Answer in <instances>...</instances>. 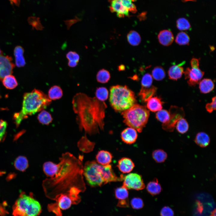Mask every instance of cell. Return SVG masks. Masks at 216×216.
Listing matches in <instances>:
<instances>
[{
    "label": "cell",
    "mask_w": 216,
    "mask_h": 216,
    "mask_svg": "<svg viewBox=\"0 0 216 216\" xmlns=\"http://www.w3.org/2000/svg\"><path fill=\"white\" fill-rule=\"evenodd\" d=\"M161 216H174V213L172 210L168 206H164L161 210Z\"/></svg>",
    "instance_id": "47"
},
{
    "label": "cell",
    "mask_w": 216,
    "mask_h": 216,
    "mask_svg": "<svg viewBox=\"0 0 216 216\" xmlns=\"http://www.w3.org/2000/svg\"><path fill=\"white\" fill-rule=\"evenodd\" d=\"M216 209L215 208L211 212L210 216H216Z\"/></svg>",
    "instance_id": "54"
},
{
    "label": "cell",
    "mask_w": 216,
    "mask_h": 216,
    "mask_svg": "<svg viewBox=\"0 0 216 216\" xmlns=\"http://www.w3.org/2000/svg\"><path fill=\"white\" fill-rule=\"evenodd\" d=\"M110 78V74L107 70L102 69L98 71L96 75V79L98 82L101 83L107 82Z\"/></svg>",
    "instance_id": "33"
},
{
    "label": "cell",
    "mask_w": 216,
    "mask_h": 216,
    "mask_svg": "<svg viewBox=\"0 0 216 216\" xmlns=\"http://www.w3.org/2000/svg\"><path fill=\"white\" fill-rule=\"evenodd\" d=\"M2 83L4 86L7 88L13 89L18 85V83L15 77L12 75H9L4 77L2 80Z\"/></svg>",
    "instance_id": "32"
},
{
    "label": "cell",
    "mask_w": 216,
    "mask_h": 216,
    "mask_svg": "<svg viewBox=\"0 0 216 216\" xmlns=\"http://www.w3.org/2000/svg\"><path fill=\"white\" fill-rule=\"evenodd\" d=\"M48 209L49 211L55 214L56 216H62L61 209L56 202L49 204Z\"/></svg>",
    "instance_id": "43"
},
{
    "label": "cell",
    "mask_w": 216,
    "mask_h": 216,
    "mask_svg": "<svg viewBox=\"0 0 216 216\" xmlns=\"http://www.w3.org/2000/svg\"><path fill=\"white\" fill-rule=\"evenodd\" d=\"M194 142L199 146L205 148L209 145L210 139L209 136L206 133L200 132L196 134Z\"/></svg>",
    "instance_id": "24"
},
{
    "label": "cell",
    "mask_w": 216,
    "mask_h": 216,
    "mask_svg": "<svg viewBox=\"0 0 216 216\" xmlns=\"http://www.w3.org/2000/svg\"><path fill=\"white\" fill-rule=\"evenodd\" d=\"M12 5L19 6L20 4V0H8Z\"/></svg>",
    "instance_id": "52"
},
{
    "label": "cell",
    "mask_w": 216,
    "mask_h": 216,
    "mask_svg": "<svg viewBox=\"0 0 216 216\" xmlns=\"http://www.w3.org/2000/svg\"><path fill=\"white\" fill-rule=\"evenodd\" d=\"M125 66L124 65L121 64L118 67V70L119 71H122L125 70Z\"/></svg>",
    "instance_id": "53"
},
{
    "label": "cell",
    "mask_w": 216,
    "mask_h": 216,
    "mask_svg": "<svg viewBox=\"0 0 216 216\" xmlns=\"http://www.w3.org/2000/svg\"><path fill=\"white\" fill-rule=\"evenodd\" d=\"M152 155L154 160L157 163L164 162L167 157L166 153L161 149L154 150L153 152Z\"/></svg>",
    "instance_id": "29"
},
{
    "label": "cell",
    "mask_w": 216,
    "mask_h": 216,
    "mask_svg": "<svg viewBox=\"0 0 216 216\" xmlns=\"http://www.w3.org/2000/svg\"><path fill=\"white\" fill-rule=\"evenodd\" d=\"M147 191L152 196L159 194L161 191L162 188L158 179L155 178L148 183L146 186Z\"/></svg>",
    "instance_id": "25"
},
{
    "label": "cell",
    "mask_w": 216,
    "mask_h": 216,
    "mask_svg": "<svg viewBox=\"0 0 216 216\" xmlns=\"http://www.w3.org/2000/svg\"><path fill=\"white\" fill-rule=\"evenodd\" d=\"M176 26L180 30H187L191 27L188 21L186 19L181 18L178 19L176 21Z\"/></svg>",
    "instance_id": "40"
},
{
    "label": "cell",
    "mask_w": 216,
    "mask_h": 216,
    "mask_svg": "<svg viewBox=\"0 0 216 216\" xmlns=\"http://www.w3.org/2000/svg\"><path fill=\"white\" fill-rule=\"evenodd\" d=\"M5 173L4 172L0 171V176L2 175L3 174Z\"/></svg>",
    "instance_id": "55"
},
{
    "label": "cell",
    "mask_w": 216,
    "mask_h": 216,
    "mask_svg": "<svg viewBox=\"0 0 216 216\" xmlns=\"http://www.w3.org/2000/svg\"><path fill=\"white\" fill-rule=\"evenodd\" d=\"M96 158L98 163L102 165H106L111 162L112 155L110 152L102 150L98 152Z\"/></svg>",
    "instance_id": "19"
},
{
    "label": "cell",
    "mask_w": 216,
    "mask_h": 216,
    "mask_svg": "<svg viewBox=\"0 0 216 216\" xmlns=\"http://www.w3.org/2000/svg\"><path fill=\"white\" fill-rule=\"evenodd\" d=\"M199 60L193 58L190 62L191 68H187L184 72L185 79L189 86H195L198 84L203 76L204 72L199 68Z\"/></svg>",
    "instance_id": "8"
},
{
    "label": "cell",
    "mask_w": 216,
    "mask_h": 216,
    "mask_svg": "<svg viewBox=\"0 0 216 216\" xmlns=\"http://www.w3.org/2000/svg\"><path fill=\"white\" fill-rule=\"evenodd\" d=\"M216 96L212 98V102L206 104V108L209 113H212L213 111L216 110Z\"/></svg>",
    "instance_id": "49"
},
{
    "label": "cell",
    "mask_w": 216,
    "mask_h": 216,
    "mask_svg": "<svg viewBox=\"0 0 216 216\" xmlns=\"http://www.w3.org/2000/svg\"><path fill=\"white\" fill-rule=\"evenodd\" d=\"M60 209L65 210L69 208L73 204L72 200L68 194H61L55 200Z\"/></svg>",
    "instance_id": "15"
},
{
    "label": "cell",
    "mask_w": 216,
    "mask_h": 216,
    "mask_svg": "<svg viewBox=\"0 0 216 216\" xmlns=\"http://www.w3.org/2000/svg\"><path fill=\"white\" fill-rule=\"evenodd\" d=\"M110 9L111 12L116 13L120 18L129 15V12L122 4L121 0H109Z\"/></svg>",
    "instance_id": "13"
},
{
    "label": "cell",
    "mask_w": 216,
    "mask_h": 216,
    "mask_svg": "<svg viewBox=\"0 0 216 216\" xmlns=\"http://www.w3.org/2000/svg\"><path fill=\"white\" fill-rule=\"evenodd\" d=\"M12 208L14 216H38L42 211L39 202L24 192L20 194Z\"/></svg>",
    "instance_id": "6"
},
{
    "label": "cell",
    "mask_w": 216,
    "mask_h": 216,
    "mask_svg": "<svg viewBox=\"0 0 216 216\" xmlns=\"http://www.w3.org/2000/svg\"><path fill=\"white\" fill-rule=\"evenodd\" d=\"M117 206L121 207H128L129 206L128 200H119L117 203Z\"/></svg>",
    "instance_id": "50"
},
{
    "label": "cell",
    "mask_w": 216,
    "mask_h": 216,
    "mask_svg": "<svg viewBox=\"0 0 216 216\" xmlns=\"http://www.w3.org/2000/svg\"><path fill=\"white\" fill-rule=\"evenodd\" d=\"M117 166L121 172L125 173L131 172L134 168L135 165L130 159L124 157L119 160Z\"/></svg>",
    "instance_id": "16"
},
{
    "label": "cell",
    "mask_w": 216,
    "mask_h": 216,
    "mask_svg": "<svg viewBox=\"0 0 216 216\" xmlns=\"http://www.w3.org/2000/svg\"><path fill=\"white\" fill-rule=\"evenodd\" d=\"M176 127L177 131L181 134H184L186 133L189 128L188 122L184 118L178 121Z\"/></svg>",
    "instance_id": "36"
},
{
    "label": "cell",
    "mask_w": 216,
    "mask_h": 216,
    "mask_svg": "<svg viewBox=\"0 0 216 216\" xmlns=\"http://www.w3.org/2000/svg\"><path fill=\"white\" fill-rule=\"evenodd\" d=\"M54 176L44 180L42 185L46 196L55 200L61 194L67 193L75 188L83 192L86 190L81 160L69 152L63 154Z\"/></svg>",
    "instance_id": "1"
},
{
    "label": "cell",
    "mask_w": 216,
    "mask_h": 216,
    "mask_svg": "<svg viewBox=\"0 0 216 216\" xmlns=\"http://www.w3.org/2000/svg\"><path fill=\"white\" fill-rule=\"evenodd\" d=\"M15 67L12 58L8 56L0 55V81L6 76L11 75Z\"/></svg>",
    "instance_id": "12"
},
{
    "label": "cell",
    "mask_w": 216,
    "mask_h": 216,
    "mask_svg": "<svg viewBox=\"0 0 216 216\" xmlns=\"http://www.w3.org/2000/svg\"><path fill=\"white\" fill-rule=\"evenodd\" d=\"M109 101L116 111L122 112L136 104L137 100L134 93L128 86L117 85L110 88Z\"/></svg>",
    "instance_id": "4"
},
{
    "label": "cell",
    "mask_w": 216,
    "mask_h": 216,
    "mask_svg": "<svg viewBox=\"0 0 216 216\" xmlns=\"http://www.w3.org/2000/svg\"><path fill=\"white\" fill-rule=\"evenodd\" d=\"M137 134L136 130L131 128H127L123 130L121 133L122 141L127 144L134 143L137 139Z\"/></svg>",
    "instance_id": "14"
},
{
    "label": "cell",
    "mask_w": 216,
    "mask_h": 216,
    "mask_svg": "<svg viewBox=\"0 0 216 216\" xmlns=\"http://www.w3.org/2000/svg\"><path fill=\"white\" fill-rule=\"evenodd\" d=\"M58 164H55L51 161L45 162L43 166V171L46 176L50 178L53 177L58 170Z\"/></svg>",
    "instance_id": "23"
},
{
    "label": "cell",
    "mask_w": 216,
    "mask_h": 216,
    "mask_svg": "<svg viewBox=\"0 0 216 216\" xmlns=\"http://www.w3.org/2000/svg\"><path fill=\"white\" fill-rule=\"evenodd\" d=\"M170 118L169 120L162 125L163 130L168 132H172L178 121L183 118L185 112L182 107L171 106L169 110Z\"/></svg>",
    "instance_id": "9"
},
{
    "label": "cell",
    "mask_w": 216,
    "mask_h": 216,
    "mask_svg": "<svg viewBox=\"0 0 216 216\" xmlns=\"http://www.w3.org/2000/svg\"><path fill=\"white\" fill-rule=\"evenodd\" d=\"M122 115L126 125L141 132L148 121L150 113L146 106L136 103L122 112Z\"/></svg>",
    "instance_id": "5"
},
{
    "label": "cell",
    "mask_w": 216,
    "mask_h": 216,
    "mask_svg": "<svg viewBox=\"0 0 216 216\" xmlns=\"http://www.w3.org/2000/svg\"><path fill=\"white\" fill-rule=\"evenodd\" d=\"M156 118L159 121L164 123L169 119V112L166 110L162 109L157 112L156 114Z\"/></svg>",
    "instance_id": "39"
},
{
    "label": "cell",
    "mask_w": 216,
    "mask_h": 216,
    "mask_svg": "<svg viewBox=\"0 0 216 216\" xmlns=\"http://www.w3.org/2000/svg\"><path fill=\"white\" fill-rule=\"evenodd\" d=\"M163 104L161 98L152 97L147 101V108L152 112L158 111L162 109Z\"/></svg>",
    "instance_id": "20"
},
{
    "label": "cell",
    "mask_w": 216,
    "mask_h": 216,
    "mask_svg": "<svg viewBox=\"0 0 216 216\" xmlns=\"http://www.w3.org/2000/svg\"><path fill=\"white\" fill-rule=\"evenodd\" d=\"M153 78L152 76L149 73L145 74L142 77L141 80V87L149 88L152 86Z\"/></svg>",
    "instance_id": "42"
},
{
    "label": "cell",
    "mask_w": 216,
    "mask_h": 216,
    "mask_svg": "<svg viewBox=\"0 0 216 216\" xmlns=\"http://www.w3.org/2000/svg\"><path fill=\"white\" fill-rule=\"evenodd\" d=\"M127 216H130V215H127Z\"/></svg>",
    "instance_id": "57"
},
{
    "label": "cell",
    "mask_w": 216,
    "mask_h": 216,
    "mask_svg": "<svg viewBox=\"0 0 216 216\" xmlns=\"http://www.w3.org/2000/svg\"><path fill=\"white\" fill-rule=\"evenodd\" d=\"M78 62L74 61H68V65L70 67L74 68L76 67Z\"/></svg>",
    "instance_id": "51"
},
{
    "label": "cell",
    "mask_w": 216,
    "mask_h": 216,
    "mask_svg": "<svg viewBox=\"0 0 216 216\" xmlns=\"http://www.w3.org/2000/svg\"><path fill=\"white\" fill-rule=\"evenodd\" d=\"M7 126V123L5 121L0 120V141L5 135Z\"/></svg>",
    "instance_id": "48"
},
{
    "label": "cell",
    "mask_w": 216,
    "mask_h": 216,
    "mask_svg": "<svg viewBox=\"0 0 216 216\" xmlns=\"http://www.w3.org/2000/svg\"><path fill=\"white\" fill-rule=\"evenodd\" d=\"M99 164L94 161H88L83 167V174L88 184L92 187L104 184L99 169Z\"/></svg>",
    "instance_id": "7"
},
{
    "label": "cell",
    "mask_w": 216,
    "mask_h": 216,
    "mask_svg": "<svg viewBox=\"0 0 216 216\" xmlns=\"http://www.w3.org/2000/svg\"><path fill=\"white\" fill-rule=\"evenodd\" d=\"M190 38L188 34L184 32H181L177 34L175 39L176 43L179 45H188Z\"/></svg>",
    "instance_id": "35"
},
{
    "label": "cell",
    "mask_w": 216,
    "mask_h": 216,
    "mask_svg": "<svg viewBox=\"0 0 216 216\" xmlns=\"http://www.w3.org/2000/svg\"><path fill=\"white\" fill-rule=\"evenodd\" d=\"M48 97L51 100L61 98L63 95L62 88L58 86H54L50 88L48 92Z\"/></svg>",
    "instance_id": "27"
},
{
    "label": "cell",
    "mask_w": 216,
    "mask_h": 216,
    "mask_svg": "<svg viewBox=\"0 0 216 216\" xmlns=\"http://www.w3.org/2000/svg\"><path fill=\"white\" fill-rule=\"evenodd\" d=\"M122 181V186L127 189L139 190L144 189L145 187L141 176L136 173L123 176Z\"/></svg>",
    "instance_id": "10"
},
{
    "label": "cell",
    "mask_w": 216,
    "mask_h": 216,
    "mask_svg": "<svg viewBox=\"0 0 216 216\" xmlns=\"http://www.w3.org/2000/svg\"><path fill=\"white\" fill-rule=\"evenodd\" d=\"M158 39L159 42L164 46H169L172 43L174 37L172 32L168 30H164L159 33Z\"/></svg>",
    "instance_id": "17"
},
{
    "label": "cell",
    "mask_w": 216,
    "mask_h": 216,
    "mask_svg": "<svg viewBox=\"0 0 216 216\" xmlns=\"http://www.w3.org/2000/svg\"><path fill=\"white\" fill-rule=\"evenodd\" d=\"M199 83V88L201 92L202 93H208L214 88V84L213 81L209 79H204L200 81Z\"/></svg>",
    "instance_id": "26"
},
{
    "label": "cell",
    "mask_w": 216,
    "mask_h": 216,
    "mask_svg": "<svg viewBox=\"0 0 216 216\" xmlns=\"http://www.w3.org/2000/svg\"><path fill=\"white\" fill-rule=\"evenodd\" d=\"M2 53V52L0 49V55H1Z\"/></svg>",
    "instance_id": "56"
},
{
    "label": "cell",
    "mask_w": 216,
    "mask_h": 216,
    "mask_svg": "<svg viewBox=\"0 0 216 216\" xmlns=\"http://www.w3.org/2000/svg\"><path fill=\"white\" fill-rule=\"evenodd\" d=\"M130 204L132 208L134 209H141L144 206L142 200L138 197H134L132 199Z\"/></svg>",
    "instance_id": "44"
},
{
    "label": "cell",
    "mask_w": 216,
    "mask_h": 216,
    "mask_svg": "<svg viewBox=\"0 0 216 216\" xmlns=\"http://www.w3.org/2000/svg\"><path fill=\"white\" fill-rule=\"evenodd\" d=\"M14 166L17 170L24 171L28 166V160L25 157L19 156L15 160Z\"/></svg>",
    "instance_id": "28"
},
{
    "label": "cell",
    "mask_w": 216,
    "mask_h": 216,
    "mask_svg": "<svg viewBox=\"0 0 216 216\" xmlns=\"http://www.w3.org/2000/svg\"><path fill=\"white\" fill-rule=\"evenodd\" d=\"M66 57L68 61H74L79 62L80 60L79 55L76 52L70 51L66 55Z\"/></svg>",
    "instance_id": "45"
},
{
    "label": "cell",
    "mask_w": 216,
    "mask_h": 216,
    "mask_svg": "<svg viewBox=\"0 0 216 216\" xmlns=\"http://www.w3.org/2000/svg\"><path fill=\"white\" fill-rule=\"evenodd\" d=\"M38 119L40 123L45 125H48L53 120L51 115L45 110H43L38 114Z\"/></svg>",
    "instance_id": "31"
},
{
    "label": "cell",
    "mask_w": 216,
    "mask_h": 216,
    "mask_svg": "<svg viewBox=\"0 0 216 216\" xmlns=\"http://www.w3.org/2000/svg\"><path fill=\"white\" fill-rule=\"evenodd\" d=\"M99 170L104 184L111 182L122 181L123 176L118 177L113 170L111 165H102L99 164Z\"/></svg>",
    "instance_id": "11"
},
{
    "label": "cell",
    "mask_w": 216,
    "mask_h": 216,
    "mask_svg": "<svg viewBox=\"0 0 216 216\" xmlns=\"http://www.w3.org/2000/svg\"><path fill=\"white\" fill-rule=\"evenodd\" d=\"M24 50L20 46H16L14 50V53L15 57L16 64L17 67L24 66L26 62L23 56Z\"/></svg>",
    "instance_id": "22"
},
{
    "label": "cell",
    "mask_w": 216,
    "mask_h": 216,
    "mask_svg": "<svg viewBox=\"0 0 216 216\" xmlns=\"http://www.w3.org/2000/svg\"><path fill=\"white\" fill-rule=\"evenodd\" d=\"M184 62L171 66L168 71L169 78L170 79L177 80L180 78L184 73V68L182 66Z\"/></svg>",
    "instance_id": "18"
},
{
    "label": "cell",
    "mask_w": 216,
    "mask_h": 216,
    "mask_svg": "<svg viewBox=\"0 0 216 216\" xmlns=\"http://www.w3.org/2000/svg\"><path fill=\"white\" fill-rule=\"evenodd\" d=\"M109 92L107 89L104 87L98 88L95 92L96 98L98 100L104 101L108 97Z\"/></svg>",
    "instance_id": "37"
},
{
    "label": "cell",
    "mask_w": 216,
    "mask_h": 216,
    "mask_svg": "<svg viewBox=\"0 0 216 216\" xmlns=\"http://www.w3.org/2000/svg\"><path fill=\"white\" fill-rule=\"evenodd\" d=\"M73 110L77 115V122L80 129L90 135L104 129V119L107 105L104 101L86 94H76L72 100Z\"/></svg>",
    "instance_id": "2"
},
{
    "label": "cell",
    "mask_w": 216,
    "mask_h": 216,
    "mask_svg": "<svg viewBox=\"0 0 216 216\" xmlns=\"http://www.w3.org/2000/svg\"><path fill=\"white\" fill-rule=\"evenodd\" d=\"M136 0H121L123 5L129 12L135 13L137 12L136 8L133 3Z\"/></svg>",
    "instance_id": "41"
},
{
    "label": "cell",
    "mask_w": 216,
    "mask_h": 216,
    "mask_svg": "<svg viewBox=\"0 0 216 216\" xmlns=\"http://www.w3.org/2000/svg\"><path fill=\"white\" fill-rule=\"evenodd\" d=\"M127 190L123 186L116 188L115 191L116 198L119 200L127 199L128 196V192Z\"/></svg>",
    "instance_id": "38"
},
{
    "label": "cell",
    "mask_w": 216,
    "mask_h": 216,
    "mask_svg": "<svg viewBox=\"0 0 216 216\" xmlns=\"http://www.w3.org/2000/svg\"><path fill=\"white\" fill-rule=\"evenodd\" d=\"M157 90V87L152 85L149 88L141 87L138 95L142 101L146 102L154 94Z\"/></svg>",
    "instance_id": "21"
},
{
    "label": "cell",
    "mask_w": 216,
    "mask_h": 216,
    "mask_svg": "<svg viewBox=\"0 0 216 216\" xmlns=\"http://www.w3.org/2000/svg\"><path fill=\"white\" fill-rule=\"evenodd\" d=\"M51 100L46 94L37 89L24 94L21 110L14 114L15 122L17 125L28 116L41 111L51 103Z\"/></svg>",
    "instance_id": "3"
},
{
    "label": "cell",
    "mask_w": 216,
    "mask_h": 216,
    "mask_svg": "<svg viewBox=\"0 0 216 216\" xmlns=\"http://www.w3.org/2000/svg\"><path fill=\"white\" fill-rule=\"evenodd\" d=\"M166 75L165 71L161 66L155 67L152 71V76L156 80L160 81L163 79Z\"/></svg>",
    "instance_id": "34"
},
{
    "label": "cell",
    "mask_w": 216,
    "mask_h": 216,
    "mask_svg": "<svg viewBox=\"0 0 216 216\" xmlns=\"http://www.w3.org/2000/svg\"><path fill=\"white\" fill-rule=\"evenodd\" d=\"M128 41L132 46L138 45L141 41L140 34L136 32L131 30L129 32L127 35Z\"/></svg>",
    "instance_id": "30"
},
{
    "label": "cell",
    "mask_w": 216,
    "mask_h": 216,
    "mask_svg": "<svg viewBox=\"0 0 216 216\" xmlns=\"http://www.w3.org/2000/svg\"><path fill=\"white\" fill-rule=\"evenodd\" d=\"M28 21L32 26L36 28H40L42 27L38 17L34 16L30 17L28 19Z\"/></svg>",
    "instance_id": "46"
}]
</instances>
